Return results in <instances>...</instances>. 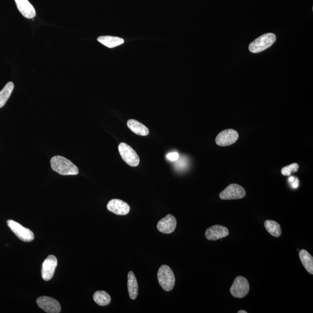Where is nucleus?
<instances>
[{
  "mask_svg": "<svg viewBox=\"0 0 313 313\" xmlns=\"http://www.w3.org/2000/svg\"><path fill=\"white\" fill-rule=\"evenodd\" d=\"M239 135L236 131L228 129L222 131L216 138L215 142L219 146H228L236 142Z\"/></svg>",
  "mask_w": 313,
  "mask_h": 313,
  "instance_id": "8",
  "label": "nucleus"
},
{
  "mask_svg": "<svg viewBox=\"0 0 313 313\" xmlns=\"http://www.w3.org/2000/svg\"><path fill=\"white\" fill-rule=\"evenodd\" d=\"M299 169L298 164L293 163L290 165L284 167L282 170V173L284 176H289L292 172H296Z\"/></svg>",
  "mask_w": 313,
  "mask_h": 313,
  "instance_id": "22",
  "label": "nucleus"
},
{
  "mask_svg": "<svg viewBox=\"0 0 313 313\" xmlns=\"http://www.w3.org/2000/svg\"><path fill=\"white\" fill-rule=\"evenodd\" d=\"M57 265V260L54 256H50L44 260L42 266L41 275L44 280L50 281L53 278Z\"/></svg>",
  "mask_w": 313,
  "mask_h": 313,
  "instance_id": "10",
  "label": "nucleus"
},
{
  "mask_svg": "<svg viewBox=\"0 0 313 313\" xmlns=\"http://www.w3.org/2000/svg\"><path fill=\"white\" fill-rule=\"evenodd\" d=\"M276 35L273 33H267L261 35L250 44L249 50L252 53H261L267 49L275 43Z\"/></svg>",
  "mask_w": 313,
  "mask_h": 313,
  "instance_id": "3",
  "label": "nucleus"
},
{
  "mask_svg": "<svg viewBox=\"0 0 313 313\" xmlns=\"http://www.w3.org/2000/svg\"><path fill=\"white\" fill-rule=\"evenodd\" d=\"M107 208L109 211L118 215H126L130 211V205L119 199L111 200L108 202Z\"/></svg>",
  "mask_w": 313,
  "mask_h": 313,
  "instance_id": "11",
  "label": "nucleus"
},
{
  "mask_svg": "<svg viewBox=\"0 0 313 313\" xmlns=\"http://www.w3.org/2000/svg\"><path fill=\"white\" fill-rule=\"evenodd\" d=\"M295 180H293L292 182V186L293 188H297L298 187V179H295Z\"/></svg>",
  "mask_w": 313,
  "mask_h": 313,
  "instance_id": "24",
  "label": "nucleus"
},
{
  "mask_svg": "<svg viewBox=\"0 0 313 313\" xmlns=\"http://www.w3.org/2000/svg\"><path fill=\"white\" fill-rule=\"evenodd\" d=\"M229 231L227 228L221 225H214L209 228L205 231L206 239L216 241L228 236Z\"/></svg>",
  "mask_w": 313,
  "mask_h": 313,
  "instance_id": "12",
  "label": "nucleus"
},
{
  "mask_svg": "<svg viewBox=\"0 0 313 313\" xmlns=\"http://www.w3.org/2000/svg\"><path fill=\"white\" fill-rule=\"evenodd\" d=\"M93 300L97 304L101 306H107L111 302V297L103 290L95 292L93 296Z\"/></svg>",
  "mask_w": 313,
  "mask_h": 313,
  "instance_id": "21",
  "label": "nucleus"
},
{
  "mask_svg": "<svg viewBox=\"0 0 313 313\" xmlns=\"http://www.w3.org/2000/svg\"><path fill=\"white\" fill-rule=\"evenodd\" d=\"M128 290L129 295L132 300L137 298L138 294V283L134 272H130L128 274Z\"/></svg>",
  "mask_w": 313,
  "mask_h": 313,
  "instance_id": "16",
  "label": "nucleus"
},
{
  "mask_svg": "<svg viewBox=\"0 0 313 313\" xmlns=\"http://www.w3.org/2000/svg\"><path fill=\"white\" fill-rule=\"evenodd\" d=\"M238 313H247V312L244 311H240L238 312Z\"/></svg>",
  "mask_w": 313,
  "mask_h": 313,
  "instance_id": "25",
  "label": "nucleus"
},
{
  "mask_svg": "<svg viewBox=\"0 0 313 313\" xmlns=\"http://www.w3.org/2000/svg\"><path fill=\"white\" fill-rule=\"evenodd\" d=\"M179 154L177 152L170 153L167 155V158L170 161H175L179 159Z\"/></svg>",
  "mask_w": 313,
  "mask_h": 313,
  "instance_id": "23",
  "label": "nucleus"
},
{
  "mask_svg": "<svg viewBox=\"0 0 313 313\" xmlns=\"http://www.w3.org/2000/svg\"><path fill=\"white\" fill-rule=\"evenodd\" d=\"M158 281L166 291L172 290L175 285V277L172 269L167 265L161 266L157 273Z\"/></svg>",
  "mask_w": 313,
  "mask_h": 313,
  "instance_id": "2",
  "label": "nucleus"
},
{
  "mask_svg": "<svg viewBox=\"0 0 313 313\" xmlns=\"http://www.w3.org/2000/svg\"><path fill=\"white\" fill-rule=\"evenodd\" d=\"M246 196V192L243 187L237 184H231L220 193L219 198L224 200L241 199Z\"/></svg>",
  "mask_w": 313,
  "mask_h": 313,
  "instance_id": "7",
  "label": "nucleus"
},
{
  "mask_svg": "<svg viewBox=\"0 0 313 313\" xmlns=\"http://www.w3.org/2000/svg\"><path fill=\"white\" fill-rule=\"evenodd\" d=\"M97 40H98L99 43L104 45L105 46L110 48L120 46V45L124 43V40L123 38L117 37L109 36V35H104V36L99 37Z\"/></svg>",
  "mask_w": 313,
  "mask_h": 313,
  "instance_id": "17",
  "label": "nucleus"
},
{
  "mask_svg": "<svg viewBox=\"0 0 313 313\" xmlns=\"http://www.w3.org/2000/svg\"><path fill=\"white\" fill-rule=\"evenodd\" d=\"M14 85L12 82H9L6 84L1 91H0V108H1L5 105L9 97L14 90Z\"/></svg>",
  "mask_w": 313,
  "mask_h": 313,
  "instance_id": "20",
  "label": "nucleus"
},
{
  "mask_svg": "<svg viewBox=\"0 0 313 313\" xmlns=\"http://www.w3.org/2000/svg\"><path fill=\"white\" fill-rule=\"evenodd\" d=\"M16 5L19 12L24 17L28 19H33L35 17L36 13L34 6L28 0H15Z\"/></svg>",
  "mask_w": 313,
  "mask_h": 313,
  "instance_id": "14",
  "label": "nucleus"
},
{
  "mask_svg": "<svg viewBox=\"0 0 313 313\" xmlns=\"http://www.w3.org/2000/svg\"><path fill=\"white\" fill-rule=\"evenodd\" d=\"M118 151L122 160L131 167H137L140 163V159L133 148L127 143L122 142L119 144Z\"/></svg>",
  "mask_w": 313,
  "mask_h": 313,
  "instance_id": "4",
  "label": "nucleus"
},
{
  "mask_svg": "<svg viewBox=\"0 0 313 313\" xmlns=\"http://www.w3.org/2000/svg\"><path fill=\"white\" fill-rule=\"evenodd\" d=\"M51 166L55 172L62 175H76L79 173L78 168L72 161L62 156L52 158Z\"/></svg>",
  "mask_w": 313,
  "mask_h": 313,
  "instance_id": "1",
  "label": "nucleus"
},
{
  "mask_svg": "<svg viewBox=\"0 0 313 313\" xmlns=\"http://www.w3.org/2000/svg\"><path fill=\"white\" fill-rule=\"evenodd\" d=\"M250 291V285L247 279L238 276L235 279L230 288V293L235 298H243Z\"/></svg>",
  "mask_w": 313,
  "mask_h": 313,
  "instance_id": "5",
  "label": "nucleus"
},
{
  "mask_svg": "<svg viewBox=\"0 0 313 313\" xmlns=\"http://www.w3.org/2000/svg\"><path fill=\"white\" fill-rule=\"evenodd\" d=\"M267 231L273 237H279L282 235V230L279 223L276 221L266 220L264 223Z\"/></svg>",
  "mask_w": 313,
  "mask_h": 313,
  "instance_id": "19",
  "label": "nucleus"
},
{
  "mask_svg": "<svg viewBox=\"0 0 313 313\" xmlns=\"http://www.w3.org/2000/svg\"><path fill=\"white\" fill-rule=\"evenodd\" d=\"M37 303L41 309L48 313H59L61 311L59 302L51 297H39L37 299Z\"/></svg>",
  "mask_w": 313,
  "mask_h": 313,
  "instance_id": "9",
  "label": "nucleus"
},
{
  "mask_svg": "<svg viewBox=\"0 0 313 313\" xmlns=\"http://www.w3.org/2000/svg\"><path fill=\"white\" fill-rule=\"evenodd\" d=\"M7 225L21 240L24 242H30L34 240V235L30 229L24 227L19 223L13 220H8Z\"/></svg>",
  "mask_w": 313,
  "mask_h": 313,
  "instance_id": "6",
  "label": "nucleus"
},
{
  "mask_svg": "<svg viewBox=\"0 0 313 313\" xmlns=\"http://www.w3.org/2000/svg\"><path fill=\"white\" fill-rule=\"evenodd\" d=\"M127 126L134 134L141 135V136H147L149 134V130L146 126L137 120H133V119L128 121Z\"/></svg>",
  "mask_w": 313,
  "mask_h": 313,
  "instance_id": "15",
  "label": "nucleus"
},
{
  "mask_svg": "<svg viewBox=\"0 0 313 313\" xmlns=\"http://www.w3.org/2000/svg\"><path fill=\"white\" fill-rule=\"evenodd\" d=\"M177 221L172 215H168L165 218L161 219L158 223L157 229L164 234H170L175 231L176 228Z\"/></svg>",
  "mask_w": 313,
  "mask_h": 313,
  "instance_id": "13",
  "label": "nucleus"
},
{
  "mask_svg": "<svg viewBox=\"0 0 313 313\" xmlns=\"http://www.w3.org/2000/svg\"><path fill=\"white\" fill-rule=\"evenodd\" d=\"M299 257L303 266L311 274H313V257L308 252L302 250L299 252Z\"/></svg>",
  "mask_w": 313,
  "mask_h": 313,
  "instance_id": "18",
  "label": "nucleus"
}]
</instances>
